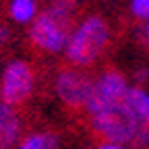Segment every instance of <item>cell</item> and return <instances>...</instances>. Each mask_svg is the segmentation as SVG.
<instances>
[{
	"label": "cell",
	"mask_w": 149,
	"mask_h": 149,
	"mask_svg": "<svg viewBox=\"0 0 149 149\" xmlns=\"http://www.w3.org/2000/svg\"><path fill=\"white\" fill-rule=\"evenodd\" d=\"M110 42V25L102 15L87 17L74 29L66 44V60L77 66L93 64Z\"/></svg>",
	"instance_id": "cell-1"
},
{
	"label": "cell",
	"mask_w": 149,
	"mask_h": 149,
	"mask_svg": "<svg viewBox=\"0 0 149 149\" xmlns=\"http://www.w3.org/2000/svg\"><path fill=\"white\" fill-rule=\"evenodd\" d=\"M70 23H72V10L60 4H52L44 13H40L29 29V40L44 52L58 54L66 50L68 37H70Z\"/></svg>",
	"instance_id": "cell-2"
},
{
	"label": "cell",
	"mask_w": 149,
	"mask_h": 149,
	"mask_svg": "<svg viewBox=\"0 0 149 149\" xmlns=\"http://www.w3.org/2000/svg\"><path fill=\"white\" fill-rule=\"evenodd\" d=\"M91 126H93V133L102 141L116 143V145H133V141L141 133V126L124 106V100L116 106H110L97 114H93Z\"/></svg>",
	"instance_id": "cell-3"
},
{
	"label": "cell",
	"mask_w": 149,
	"mask_h": 149,
	"mask_svg": "<svg viewBox=\"0 0 149 149\" xmlns=\"http://www.w3.org/2000/svg\"><path fill=\"white\" fill-rule=\"evenodd\" d=\"M35 87V72L27 60H10L0 79V100L8 106H23L33 93Z\"/></svg>",
	"instance_id": "cell-4"
},
{
	"label": "cell",
	"mask_w": 149,
	"mask_h": 149,
	"mask_svg": "<svg viewBox=\"0 0 149 149\" xmlns=\"http://www.w3.org/2000/svg\"><path fill=\"white\" fill-rule=\"evenodd\" d=\"M54 91L66 110L81 112V110H87L91 91H93V81L83 70L62 68L54 79Z\"/></svg>",
	"instance_id": "cell-5"
},
{
	"label": "cell",
	"mask_w": 149,
	"mask_h": 149,
	"mask_svg": "<svg viewBox=\"0 0 149 149\" xmlns=\"http://www.w3.org/2000/svg\"><path fill=\"white\" fill-rule=\"evenodd\" d=\"M126 91H128V85H126V77L122 72H118V70L102 72L97 81H93V91H91V97L87 104V112L93 116L110 106L120 104L126 95Z\"/></svg>",
	"instance_id": "cell-6"
},
{
	"label": "cell",
	"mask_w": 149,
	"mask_h": 149,
	"mask_svg": "<svg viewBox=\"0 0 149 149\" xmlns=\"http://www.w3.org/2000/svg\"><path fill=\"white\" fill-rule=\"evenodd\" d=\"M21 139V116L0 100V149H13Z\"/></svg>",
	"instance_id": "cell-7"
},
{
	"label": "cell",
	"mask_w": 149,
	"mask_h": 149,
	"mask_svg": "<svg viewBox=\"0 0 149 149\" xmlns=\"http://www.w3.org/2000/svg\"><path fill=\"white\" fill-rule=\"evenodd\" d=\"M124 106L135 116L141 130H149V93L141 87H133L124 95Z\"/></svg>",
	"instance_id": "cell-8"
},
{
	"label": "cell",
	"mask_w": 149,
	"mask_h": 149,
	"mask_svg": "<svg viewBox=\"0 0 149 149\" xmlns=\"http://www.w3.org/2000/svg\"><path fill=\"white\" fill-rule=\"evenodd\" d=\"M60 137L52 130H35L21 139L19 149H58Z\"/></svg>",
	"instance_id": "cell-9"
},
{
	"label": "cell",
	"mask_w": 149,
	"mask_h": 149,
	"mask_svg": "<svg viewBox=\"0 0 149 149\" xmlns=\"http://www.w3.org/2000/svg\"><path fill=\"white\" fill-rule=\"evenodd\" d=\"M8 10L17 23H31L37 17V0H10Z\"/></svg>",
	"instance_id": "cell-10"
},
{
	"label": "cell",
	"mask_w": 149,
	"mask_h": 149,
	"mask_svg": "<svg viewBox=\"0 0 149 149\" xmlns=\"http://www.w3.org/2000/svg\"><path fill=\"white\" fill-rule=\"evenodd\" d=\"M130 13L137 19L149 21V0H130Z\"/></svg>",
	"instance_id": "cell-11"
},
{
	"label": "cell",
	"mask_w": 149,
	"mask_h": 149,
	"mask_svg": "<svg viewBox=\"0 0 149 149\" xmlns=\"http://www.w3.org/2000/svg\"><path fill=\"white\" fill-rule=\"evenodd\" d=\"M135 40L139 46H143L145 50H149V23H143L135 29Z\"/></svg>",
	"instance_id": "cell-12"
},
{
	"label": "cell",
	"mask_w": 149,
	"mask_h": 149,
	"mask_svg": "<svg viewBox=\"0 0 149 149\" xmlns=\"http://www.w3.org/2000/svg\"><path fill=\"white\" fill-rule=\"evenodd\" d=\"M135 79H137V83H145V81L149 79V68H141V70H137V72H135Z\"/></svg>",
	"instance_id": "cell-13"
},
{
	"label": "cell",
	"mask_w": 149,
	"mask_h": 149,
	"mask_svg": "<svg viewBox=\"0 0 149 149\" xmlns=\"http://www.w3.org/2000/svg\"><path fill=\"white\" fill-rule=\"evenodd\" d=\"M97 149H122V145H116V143H104V145H100Z\"/></svg>",
	"instance_id": "cell-14"
}]
</instances>
